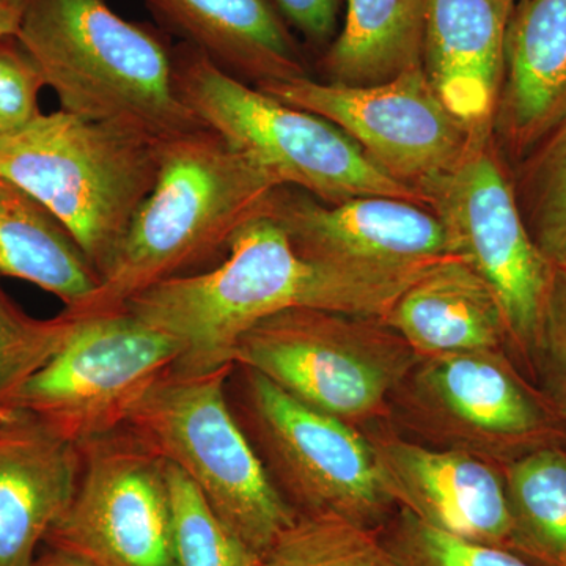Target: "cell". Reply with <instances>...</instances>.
<instances>
[{
	"label": "cell",
	"mask_w": 566,
	"mask_h": 566,
	"mask_svg": "<svg viewBox=\"0 0 566 566\" xmlns=\"http://www.w3.org/2000/svg\"><path fill=\"white\" fill-rule=\"evenodd\" d=\"M406 290L400 283L304 259L264 212L234 234L221 263L156 283L129 300L125 311L180 342L174 370L203 374L234 364L240 338L285 308L385 318Z\"/></svg>",
	"instance_id": "cell-1"
},
{
	"label": "cell",
	"mask_w": 566,
	"mask_h": 566,
	"mask_svg": "<svg viewBox=\"0 0 566 566\" xmlns=\"http://www.w3.org/2000/svg\"><path fill=\"white\" fill-rule=\"evenodd\" d=\"M279 186L207 126L167 140L158 181L109 271L91 297L65 312L115 314L156 283L211 270L226 259L234 234L264 214Z\"/></svg>",
	"instance_id": "cell-2"
},
{
	"label": "cell",
	"mask_w": 566,
	"mask_h": 566,
	"mask_svg": "<svg viewBox=\"0 0 566 566\" xmlns=\"http://www.w3.org/2000/svg\"><path fill=\"white\" fill-rule=\"evenodd\" d=\"M18 40L61 109L167 142L203 128L174 81V44L107 0H29Z\"/></svg>",
	"instance_id": "cell-3"
},
{
	"label": "cell",
	"mask_w": 566,
	"mask_h": 566,
	"mask_svg": "<svg viewBox=\"0 0 566 566\" xmlns=\"http://www.w3.org/2000/svg\"><path fill=\"white\" fill-rule=\"evenodd\" d=\"M164 144L61 109L0 139V177L61 219L103 281L158 181Z\"/></svg>",
	"instance_id": "cell-4"
},
{
	"label": "cell",
	"mask_w": 566,
	"mask_h": 566,
	"mask_svg": "<svg viewBox=\"0 0 566 566\" xmlns=\"http://www.w3.org/2000/svg\"><path fill=\"white\" fill-rule=\"evenodd\" d=\"M174 81L181 102L207 128L279 185L327 205L385 196L423 207L422 193L379 169L334 123L279 102L182 41L174 46Z\"/></svg>",
	"instance_id": "cell-5"
},
{
	"label": "cell",
	"mask_w": 566,
	"mask_h": 566,
	"mask_svg": "<svg viewBox=\"0 0 566 566\" xmlns=\"http://www.w3.org/2000/svg\"><path fill=\"white\" fill-rule=\"evenodd\" d=\"M233 368L203 374L172 368L134 406L123 428L180 469L219 520L263 557L297 513L234 416L227 394Z\"/></svg>",
	"instance_id": "cell-6"
},
{
	"label": "cell",
	"mask_w": 566,
	"mask_h": 566,
	"mask_svg": "<svg viewBox=\"0 0 566 566\" xmlns=\"http://www.w3.org/2000/svg\"><path fill=\"white\" fill-rule=\"evenodd\" d=\"M419 354L379 316L293 307L240 338L233 363L364 431L387 423L390 395Z\"/></svg>",
	"instance_id": "cell-7"
},
{
	"label": "cell",
	"mask_w": 566,
	"mask_h": 566,
	"mask_svg": "<svg viewBox=\"0 0 566 566\" xmlns=\"http://www.w3.org/2000/svg\"><path fill=\"white\" fill-rule=\"evenodd\" d=\"M397 433L504 469L566 447V422L505 352L436 354L417 360L390 395Z\"/></svg>",
	"instance_id": "cell-8"
},
{
	"label": "cell",
	"mask_w": 566,
	"mask_h": 566,
	"mask_svg": "<svg viewBox=\"0 0 566 566\" xmlns=\"http://www.w3.org/2000/svg\"><path fill=\"white\" fill-rule=\"evenodd\" d=\"M230 405L297 516H334L378 532L397 505L363 431L323 415L263 375L234 365Z\"/></svg>",
	"instance_id": "cell-9"
},
{
	"label": "cell",
	"mask_w": 566,
	"mask_h": 566,
	"mask_svg": "<svg viewBox=\"0 0 566 566\" xmlns=\"http://www.w3.org/2000/svg\"><path fill=\"white\" fill-rule=\"evenodd\" d=\"M505 164L491 137L417 189L458 255L493 289L504 311L513 357L528 374L557 268L532 240Z\"/></svg>",
	"instance_id": "cell-10"
},
{
	"label": "cell",
	"mask_w": 566,
	"mask_h": 566,
	"mask_svg": "<svg viewBox=\"0 0 566 566\" xmlns=\"http://www.w3.org/2000/svg\"><path fill=\"white\" fill-rule=\"evenodd\" d=\"M71 316L65 344L3 409L29 412L81 447L122 430L134 406L178 363L182 345L125 308Z\"/></svg>",
	"instance_id": "cell-11"
},
{
	"label": "cell",
	"mask_w": 566,
	"mask_h": 566,
	"mask_svg": "<svg viewBox=\"0 0 566 566\" xmlns=\"http://www.w3.org/2000/svg\"><path fill=\"white\" fill-rule=\"evenodd\" d=\"M76 491L35 562L177 566L167 463L128 430L81 446Z\"/></svg>",
	"instance_id": "cell-12"
},
{
	"label": "cell",
	"mask_w": 566,
	"mask_h": 566,
	"mask_svg": "<svg viewBox=\"0 0 566 566\" xmlns=\"http://www.w3.org/2000/svg\"><path fill=\"white\" fill-rule=\"evenodd\" d=\"M279 102L334 123L394 180L419 182L455 167L493 133L457 118L441 102L422 65L382 84L348 87L312 80L255 85ZM419 191V189H417Z\"/></svg>",
	"instance_id": "cell-13"
},
{
	"label": "cell",
	"mask_w": 566,
	"mask_h": 566,
	"mask_svg": "<svg viewBox=\"0 0 566 566\" xmlns=\"http://www.w3.org/2000/svg\"><path fill=\"white\" fill-rule=\"evenodd\" d=\"M264 212L304 259L405 286L460 256L433 212L395 197L327 205L301 189L279 186Z\"/></svg>",
	"instance_id": "cell-14"
},
{
	"label": "cell",
	"mask_w": 566,
	"mask_h": 566,
	"mask_svg": "<svg viewBox=\"0 0 566 566\" xmlns=\"http://www.w3.org/2000/svg\"><path fill=\"white\" fill-rule=\"evenodd\" d=\"M397 509L468 542L512 549L504 471L468 453L411 441L389 423L363 431Z\"/></svg>",
	"instance_id": "cell-15"
},
{
	"label": "cell",
	"mask_w": 566,
	"mask_h": 566,
	"mask_svg": "<svg viewBox=\"0 0 566 566\" xmlns=\"http://www.w3.org/2000/svg\"><path fill=\"white\" fill-rule=\"evenodd\" d=\"M81 447L35 416L0 411V566H33L76 491Z\"/></svg>",
	"instance_id": "cell-16"
},
{
	"label": "cell",
	"mask_w": 566,
	"mask_h": 566,
	"mask_svg": "<svg viewBox=\"0 0 566 566\" xmlns=\"http://www.w3.org/2000/svg\"><path fill=\"white\" fill-rule=\"evenodd\" d=\"M566 117V0H520L505 36L493 140L516 164Z\"/></svg>",
	"instance_id": "cell-17"
},
{
	"label": "cell",
	"mask_w": 566,
	"mask_h": 566,
	"mask_svg": "<svg viewBox=\"0 0 566 566\" xmlns=\"http://www.w3.org/2000/svg\"><path fill=\"white\" fill-rule=\"evenodd\" d=\"M516 0H427L422 69L447 109L493 133Z\"/></svg>",
	"instance_id": "cell-18"
},
{
	"label": "cell",
	"mask_w": 566,
	"mask_h": 566,
	"mask_svg": "<svg viewBox=\"0 0 566 566\" xmlns=\"http://www.w3.org/2000/svg\"><path fill=\"white\" fill-rule=\"evenodd\" d=\"M163 28L253 85L308 76L273 0H145Z\"/></svg>",
	"instance_id": "cell-19"
},
{
	"label": "cell",
	"mask_w": 566,
	"mask_h": 566,
	"mask_svg": "<svg viewBox=\"0 0 566 566\" xmlns=\"http://www.w3.org/2000/svg\"><path fill=\"white\" fill-rule=\"evenodd\" d=\"M385 322L420 357L465 352H505L513 357L501 303L463 256L436 264L412 283Z\"/></svg>",
	"instance_id": "cell-20"
},
{
	"label": "cell",
	"mask_w": 566,
	"mask_h": 566,
	"mask_svg": "<svg viewBox=\"0 0 566 566\" xmlns=\"http://www.w3.org/2000/svg\"><path fill=\"white\" fill-rule=\"evenodd\" d=\"M0 274L21 279L74 308L102 283L73 233L28 191L0 177Z\"/></svg>",
	"instance_id": "cell-21"
},
{
	"label": "cell",
	"mask_w": 566,
	"mask_h": 566,
	"mask_svg": "<svg viewBox=\"0 0 566 566\" xmlns=\"http://www.w3.org/2000/svg\"><path fill=\"white\" fill-rule=\"evenodd\" d=\"M427 0H346L344 28L323 57L329 84H382L422 65Z\"/></svg>",
	"instance_id": "cell-22"
},
{
	"label": "cell",
	"mask_w": 566,
	"mask_h": 566,
	"mask_svg": "<svg viewBox=\"0 0 566 566\" xmlns=\"http://www.w3.org/2000/svg\"><path fill=\"white\" fill-rule=\"evenodd\" d=\"M512 549L536 566H566V447H547L504 469Z\"/></svg>",
	"instance_id": "cell-23"
},
{
	"label": "cell",
	"mask_w": 566,
	"mask_h": 566,
	"mask_svg": "<svg viewBox=\"0 0 566 566\" xmlns=\"http://www.w3.org/2000/svg\"><path fill=\"white\" fill-rule=\"evenodd\" d=\"M512 182L536 248L566 271V117L516 164Z\"/></svg>",
	"instance_id": "cell-24"
},
{
	"label": "cell",
	"mask_w": 566,
	"mask_h": 566,
	"mask_svg": "<svg viewBox=\"0 0 566 566\" xmlns=\"http://www.w3.org/2000/svg\"><path fill=\"white\" fill-rule=\"evenodd\" d=\"M262 566H403L378 532L334 516H297L263 554Z\"/></svg>",
	"instance_id": "cell-25"
},
{
	"label": "cell",
	"mask_w": 566,
	"mask_h": 566,
	"mask_svg": "<svg viewBox=\"0 0 566 566\" xmlns=\"http://www.w3.org/2000/svg\"><path fill=\"white\" fill-rule=\"evenodd\" d=\"M167 479L177 566H262V556L219 520L180 469L167 464Z\"/></svg>",
	"instance_id": "cell-26"
},
{
	"label": "cell",
	"mask_w": 566,
	"mask_h": 566,
	"mask_svg": "<svg viewBox=\"0 0 566 566\" xmlns=\"http://www.w3.org/2000/svg\"><path fill=\"white\" fill-rule=\"evenodd\" d=\"M66 314L33 318L0 289V411L11 395L44 367L62 348L73 329Z\"/></svg>",
	"instance_id": "cell-27"
},
{
	"label": "cell",
	"mask_w": 566,
	"mask_h": 566,
	"mask_svg": "<svg viewBox=\"0 0 566 566\" xmlns=\"http://www.w3.org/2000/svg\"><path fill=\"white\" fill-rule=\"evenodd\" d=\"M378 535L403 566H536L502 547L436 531L403 509H397Z\"/></svg>",
	"instance_id": "cell-28"
},
{
	"label": "cell",
	"mask_w": 566,
	"mask_h": 566,
	"mask_svg": "<svg viewBox=\"0 0 566 566\" xmlns=\"http://www.w3.org/2000/svg\"><path fill=\"white\" fill-rule=\"evenodd\" d=\"M528 375L566 422V271L554 275Z\"/></svg>",
	"instance_id": "cell-29"
},
{
	"label": "cell",
	"mask_w": 566,
	"mask_h": 566,
	"mask_svg": "<svg viewBox=\"0 0 566 566\" xmlns=\"http://www.w3.org/2000/svg\"><path fill=\"white\" fill-rule=\"evenodd\" d=\"M43 74L18 36H0V139L39 118Z\"/></svg>",
	"instance_id": "cell-30"
},
{
	"label": "cell",
	"mask_w": 566,
	"mask_h": 566,
	"mask_svg": "<svg viewBox=\"0 0 566 566\" xmlns=\"http://www.w3.org/2000/svg\"><path fill=\"white\" fill-rule=\"evenodd\" d=\"M275 9L305 39L327 43L337 28L338 0H273Z\"/></svg>",
	"instance_id": "cell-31"
},
{
	"label": "cell",
	"mask_w": 566,
	"mask_h": 566,
	"mask_svg": "<svg viewBox=\"0 0 566 566\" xmlns=\"http://www.w3.org/2000/svg\"><path fill=\"white\" fill-rule=\"evenodd\" d=\"M29 0H0V36L18 35Z\"/></svg>",
	"instance_id": "cell-32"
},
{
	"label": "cell",
	"mask_w": 566,
	"mask_h": 566,
	"mask_svg": "<svg viewBox=\"0 0 566 566\" xmlns=\"http://www.w3.org/2000/svg\"><path fill=\"white\" fill-rule=\"evenodd\" d=\"M33 566H57V565L41 564V562H35V565H33Z\"/></svg>",
	"instance_id": "cell-33"
}]
</instances>
